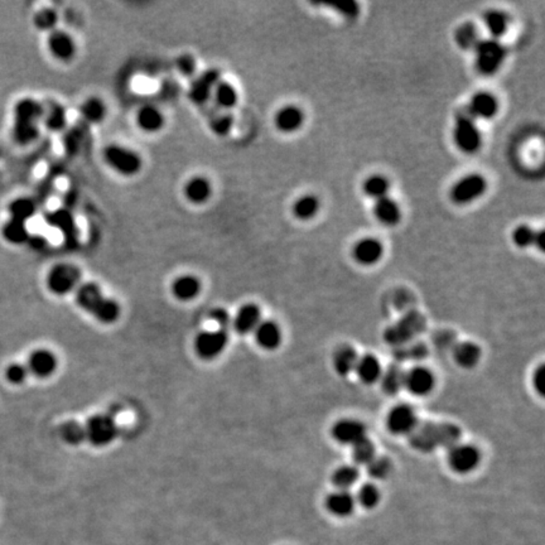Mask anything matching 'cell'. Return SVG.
<instances>
[{
    "label": "cell",
    "mask_w": 545,
    "mask_h": 545,
    "mask_svg": "<svg viewBox=\"0 0 545 545\" xmlns=\"http://www.w3.org/2000/svg\"><path fill=\"white\" fill-rule=\"evenodd\" d=\"M43 118V104L37 100L24 97L13 110L12 135L17 144L30 145L39 136V123Z\"/></svg>",
    "instance_id": "obj_1"
},
{
    "label": "cell",
    "mask_w": 545,
    "mask_h": 545,
    "mask_svg": "<svg viewBox=\"0 0 545 545\" xmlns=\"http://www.w3.org/2000/svg\"><path fill=\"white\" fill-rule=\"evenodd\" d=\"M461 437L460 428L451 423H424L409 434L411 446L420 452H431L437 447H453Z\"/></svg>",
    "instance_id": "obj_2"
},
{
    "label": "cell",
    "mask_w": 545,
    "mask_h": 545,
    "mask_svg": "<svg viewBox=\"0 0 545 545\" xmlns=\"http://www.w3.org/2000/svg\"><path fill=\"white\" fill-rule=\"evenodd\" d=\"M76 300L79 306L103 323H112L119 317V305L114 299L106 298L97 284H81L76 291Z\"/></svg>",
    "instance_id": "obj_3"
},
{
    "label": "cell",
    "mask_w": 545,
    "mask_h": 545,
    "mask_svg": "<svg viewBox=\"0 0 545 545\" xmlns=\"http://www.w3.org/2000/svg\"><path fill=\"white\" fill-rule=\"evenodd\" d=\"M105 163L124 177H133L142 171L143 159L135 150L120 144H109L103 150Z\"/></svg>",
    "instance_id": "obj_4"
},
{
    "label": "cell",
    "mask_w": 545,
    "mask_h": 545,
    "mask_svg": "<svg viewBox=\"0 0 545 545\" xmlns=\"http://www.w3.org/2000/svg\"><path fill=\"white\" fill-rule=\"evenodd\" d=\"M473 51L476 54V68L482 75L496 74L506 59L505 45L493 38L481 39Z\"/></svg>",
    "instance_id": "obj_5"
},
{
    "label": "cell",
    "mask_w": 545,
    "mask_h": 545,
    "mask_svg": "<svg viewBox=\"0 0 545 545\" xmlns=\"http://www.w3.org/2000/svg\"><path fill=\"white\" fill-rule=\"evenodd\" d=\"M453 139L458 150L463 153L473 154L482 145V134L477 124L469 114L458 115L453 127Z\"/></svg>",
    "instance_id": "obj_6"
},
{
    "label": "cell",
    "mask_w": 545,
    "mask_h": 545,
    "mask_svg": "<svg viewBox=\"0 0 545 545\" xmlns=\"http://www.w3.org/2000/svg\"><path fill=\"white\" fill-rule=\"evenodd\" d=\"M426 329V321L418 312H411L403 317L385 332V340L394 346H402L411 342L414 337Z\"/></svg>",
    "instance_id": "obj_7"
},
{
    "label": "cell",
    "mask_w": 545,
    "mask_h": 545,
    "mask_svg": "<svg viewBox=\"0 0 545 545\" xmlns=\"http://www.w3.org/2000/svg\"><path fill=\"white\" fill-rule=\"evenodd\" d=\"M487 189V181L478 173H472L457 181L451 188V198L457 205L476 201Z\"/></svg>",
    "instance_id": "obj_8"
},
{
    "label": "cell",
    "mask_w": 545,
    "mask_h": 545,
    "mask_svg": "<svg viewBox=\"0 0 545 545\" xmlns=\"http://www.w3.org/2000/svg\"><path fill=\"white\" fill-rule=\"evenodd\" d=\"M80 278L81 273L74 265L59 264L50 270L47 276V287L54 294L63 296L75 289Z\"/></svg>",
    "instance_id": "obj_9"
},
{
    "label": "cell",
    "mask_w": 545,
    "mask_h": 545,
    "mask_svg": "<svg viewBox=\"0 0 545 545\" xmlns=\"http://www.w3.org/2000/svg\"><path fill=\"white\" fill-rule=\"evenodd\" d=\"M85 431L86 440H89L94 446L103 447L115 440L118 426L112 415L97 414L89 419L88 424L85 426Z\"/></svg>",
    "instance_id": "obj_10"
},
{
    "label": "cell",
    "mask_w": 545,
    "mask_h": 545,
    "mask_svg": "<svg viewBox=\"0 0 545 545\" xmlns=\"http://www.w3.org/2000/svg\"><path fill=\"white\" fill-rule=\"evenodd\" d=\"M480 452L470 444H455L449 449V463L452 470L458 473H469L475 470L480 463Z\"/></svg>",
    "instance_id": "obj_11"
},
{
    "label": "cell",
    "mask_w": 545,
    "mask_h": 545,
    "mask_svg": "<svg viewBox=\"0 0 545 545\" xmlns=\"http://www.w3.org/2000/svg\"><path fill=\"white\" fill-rule=\"evenodd\" d=\"M227 345V333L224 329L206 331L196 338V351L202 359H214L224 351Z\"/></svg>",
    "instance_id": "obj_12"
},
{
    "label": "cell",
    "mask_w": 545,
    "mask_h": 545,
    "mask_svg": "<svg viewBox=\"0 0 545 545\" xmlns=\"http://www.w3.org/2000/svg\"><path fill=\"white\" fill-rule=\"evenodd\" d=\"M221 80V75L217 70H207L202 75L196 77L188 91L191 103L196 105H205L212 97V92L217 83Z\"/></svg>",
    "instance_id": "obj_13"
},
{
    "label": "cell",
    "mask_w": 545,
    "mask_h": 545,
    "mask_svg": "<svg viewBox=\"0 0 545 545\" xmlns=\"http://www.w3.org/2000/svg\"><path fill=\"white\" fill-rule=\"evenodd\" d=\"M389 431L391 433L402 435V434H411L414 428L418 426L417 414L413 408L407 404H400L394 407L387 418Z\"/></svg>",
    "instance_id": "obj_14"
},
{
    "label": "cell",
    "mask_w": 545,
    "mask_h": 545,
    "mask_svg": "<svg viewBox=\"0 0 545 545\" xmlns=\"http://www.w3.org/2000/svg\"><path fill=\"white\" fill-rule=\"evenodd\" d=\"M47 45L53 57L60 61L72 60L77 51L74 37L62 30H52L48 34Z\"/></svg>",
    "instance_id": "obj_15"
},
{
    "label": "cell",
    "mask_w": 545,
    "mask_h": 545,
    "mask_svg": "<svg viewBox=\"0 0 545 545\" xmlns=\"http://www.w3.org/2000/svg\"><path fill=\"white\" fill-rule=\"evenodd\" d=\"M45 221L50 226H53L54 229H59L63 234L65 240L68 241V244L72 245L77 243V239H79L77 225H76L72 214L68 209H60L48 212L45 215Z\"/></svg>",
    "instance_id": "obj_16"
},
{
    "label": "cell",
    "mask_w": 545,
    "mask_h": 545,
    "mask_svg": "<svg viewBox=\"0 0 545 545\" xmlns=\"http://www.w3.org/2000/svg\"><path fill=\"white\" fill-rule=\"evenodd\" d=\"M499 112V101L493 94L481 91L471 99L469 115L473 119L490 120Z\"/></svg>",
    "instance_id": "obj_17"
},
{
    "label": "cell",
    "mask_w": 545,
    "mask_h": 545,
    "mask_svg": "<svg viewBox=\"0 0 545 545\" xmlns=\"http://www.w3.org/2000/svg\"><path fill=\"white\" fill-rule=\"evenodd\" d=\"M404 387L411 391L413 395H426L434 388V376L426 367H414L405 373Z\"/></svg>",
    "instance_id": "obj_18"
},
{
    "label": "cell",
    "mask_w": 545,
    "mask_h": 545,
    "mask_svg": "<svg viewBox=\"0 0 545 545\" xmlns=\"http://www.w3.org/2000/svg\"><path fill=\"white\" fill-rule=\"evenodd\" d=\"M332 435L340 443L353 446L366 438L365 426L353 419H342L332 428Z\"/></svg>",
    "instance_id": "obj_19"
},
{
    "label": "cell",
    "mask_w": 545,
    "mask_h": 545,
    "mask_svg": "<svg viewBox=\"0 0 545 545\" xmlns=\"http://www.w3.org/2000/svg\"><path fill=\"white\" fill-rule=\"evenodd\" d=\"M352 254L356 262L362 265H373L380 260L384 255V247L380 240L375 238H364L356 243Z\"/></svg>",
    "instance_id": "obj_20"
},
{
    "label": "cell",
    "mask_w": 545,
    "mask_h": 545,
    "mask_svg": "<svg viewBox=\"0 0 545 545\" xmlns=\"http://www.w3.org/2000/svg\"><path fill=\"white\" fill-rule=\"evenodd\" d=\"M135 121L138 127L144 133H158L165 127V114L154 105H143L136 112Z\"/></svg>",
    "instance_id": "obj_21"
},
{
    "label": "cell",
    "mask_w": 545,
    "mask_h": 545,
    "mask_svg": "<svg viewBox=\"0 0 545 545\" xmlns=\"http://www.w3.org/2000/svg\"><path fill=\"white\" fill-rule=\"evenodd\" d=\"M274 123L282 133H294L305 124V112L296 105H285L276 112Z\"/></svg>",
    "instance_id": "obj_22"
},
{
    "label": "cell",
    "mask_w": 545,
    "mask_h": 545,
    "mask_svg": "<svg viewBox=\"0 0 545 545\" xmlns=\"http://www.w3.org/2000/svg\"><path fill=\"white\" fill-rule=\"evenodd\" d=\"M212 185L205 176H194L187 181L183 187V194L187 201L194 205H203L212 196Z\"/></svg>",
    "instance_id": "obj_23"
},
{
    "label": "cell",
    "mask_w": 545,
    "mask_h": 545,
    "mask_svg": "<svg viewBox=\"0 0 545 545\" xmlns=\"http://www.w3.org/2000/svg\"><path fill=\"white\" fill-rule=\"evenodd\" d=\"M27 367L28 371L36 375L37 378H48L54 373L57 367V359L53 352L37 350L30 355Z\"/></svg>",
    "instance_id": "obj_24"
},
{
    "label": "cell",
    "mask_w": 545,
    "mask_h": 545,
    "mask_svg": "<svg viewBox=\"0 0 545 545\" xmlns=\"http://www.w3.org/2000/svg\"><path fill=\"white\" fill-rule=\"evenodd\" d=\"M373 215L380 221L381 224L387 226H394L402 218V209L398 202L390 197H384L381 200L375 201L373 206Z\"/></svg>",
    "instance_id": "obj_25"
},
{
    "label": "cell",
    "mask_w": 545,
    "mask_h": 545,
    "mask_svg": "<svg viewBox=\"0 0 545 545\" xmlns=\"http://www.w3.org/2000/svg\"><path fill=\"white\" fill-rule=\"evenodd\" d=\"M45 127L51 132H62L68 125V112L63 105L56 101H50L43 105V118Z\"/></svg>",
    "instance_id": "obj_26"
},
{
    "label": "cell",
    "mask_w": 545,
    "mask_h": 545,
    "mask_svg": "<svg viewBox=\"0 0 545 545\" xmlns=\"http://www.w3.org/2000/svg\"><path fill=\"white\" fill-rule=\"evenodd\" d=\"M211 99L214 100L218 109L227 112L239 103V94L232 83L220 80L214 89Z\"/></svg>",
    "instance_id": "obj_27"
},
{
    "label": "cell",
    "mask_w": 545,
    "mask_h": 545,
    "mask_svg": "<svg viewBox=\"0 0 545 545\" xmlns=\"http://www.w3.org/2000/svg\"><path fill=\"white\" fill-rule=\"evenodd\" d=\"M254 332L258 344L265 350H274L282 341V332L276 322L262 321Z\"/></svg>",
    "instance_id": "obj_28"
},
{
    "label": "cell",
    "mask_w": 545,
    "mask_h": 545,
    "mask_svg": "<svg viewBox=\"0 0 545 545\" xmlns=\"http://www.w3.org/2000/svg\"><path fill=\"white\" fill-rule=\"evenodd\" d=\"M326 508L332 515L346 517L351 515L355 508V499L351 493L344 490H337L326 499Z\"/></svg>",
    "instance_id": "obj_29"
},
{
    "label": "cell",
    "mask_w": 545,
    "mask_h": 545,
    "mask_svg": "<svg viewBox=\"0 0 545 545\" xmlns=\"http://www.w3.org/2000/svg\"><path fill=\"white\" fill-rule=\"evenodd\" d=\"M260 322L262 321H260L259 307L255 305H245L240 308L239 312L236 314L234 326L239 333L247 335L249 332L255 331Z\"/></svg>",
    "instance_id": "obj_30"
},
{
    "label": "cell",
    "mask_w": 545,
    "mask_h": 545,
    "mask_svg": "<svg viewBox=\"0 0 545 545\" xmlns=\"http://www.w3.org/2000/svg\"><path fill=\"white\" fill-rule=\"evenodd\" d=\"M38 205L30 197H18L9 203L8 212L12 220H17L27 224V221L37 214Z\"/></svg>",
    "instance_id": "obj_31"
},
{
    "label": "cell",
    "mask_w": 545,
    "mask_h": 545,
    "mask_svg": "<svg viewBox=\"0 0 545 545\" xmlns=\"http://www.w3.org/2000/svg\"><path fill=\"white\" fill-rule=\"evenodd\" d=\"M173 294L181 300H191L201 291V282L197 276H181L173 282Z\"/></svg>",
    "instance_id": "obj_32"
},
{
    "label": "cell",
    "mask_w": 545,
    "mask_h": 545,
    "mask_svg": "<svg viewBox=\"0 0 545 545\" xmlns=\"http://www.w3.org/2000/svg\"><path fill=\"white\" fill-rule=\"evenodd\" d=\"M107 114V109L104 101L99 97H89L80 105V115L83 121L89 124H99L103 123Z\"/></svg>",
    "instance_id": "obj_33"
},
{
    "label": "cell",
    "mask_w": 545,
    "mask_h": 545,
    "mask_svg": "<svg viewBox=\"0 0 545 545\" xmlns=\"http://www.w3.org/2000/svg\"><path fill=\"white\" fill-rule=\"evenodd\" d=\"M484 23L493 39H499L508 32L510 18L505 12L490 9L484 14Z\"/></svg>",
    "instance_id": "obj_34"
},
{
    "label": "cell",
    "mask_w": 545,
    "mask_h": 545,
    "mask_svg": "<svg viewBox=\"0 0 545 545\" xmlns=\"http://www.w3.org/2000/svg\"><path fill=\"white\" fill-rule=\"evenodd\" d=\"M455 362L464 369H471L477 365L481 359V350L473 342H460L453 349Z\"/></svg>",
    "instance_id": "obj_35"
},
{
    "label": "cell",
    "mask_w": 545,
    "mask_h": 545,
    "mask_svg": "<svg viewBox=\"0 0 545 545\" xmlns=\"http://www.w3.org/2000/svg\"><path fill=\"white\" fill-rule=\"evenodd\" d=\"M355 371L359 375L361 381H364L366 384H373L375 381L379 380L382 373L379 360L373 355H365L362 358H359Z\"/></svg>",
    "instance_id": "obj_36"
},
{
    "label": "cell",
    "mask_w": 545,
    "mask_h": 545,
    "mask_svg": "<svg viewBox=\"0 0 545 545\" xmlns=\"http://www.w3.org/2000/svg\"><path fill=\"white\" fill-rule=\"evenodd\" d=\"M381 387L389 395H396L404 388L405 373L398 365H390L381 373Z\"/></svg>",
    "instance_id": "obj_37"
},
{
    "label": "cell",
    "mask_w": 545,
    "mask_h": 545,
    "mask_svg": "<svg viewBox=\"0 0 545 545\" xmlns=\"http://www.w3.org/2000/svg\"><path fill=\"white\" fill-rule=\"evenodd\" d=\"M1 234H3V238L13 245L27 244L30 236L27 224L17 221V220H12V218H9L4 224L1 229Z\"/></svg>",
    "instance_id": "obj_38"
},
{
    "label": "cell",
    "mask_w": 545,
    "mask_h": 545,
    "mask_svg": "<svg viewBox=\"0 0 545 545\" xmlns=\"http://www.w3.org/2000/svg\"><path fill=\"white\" fill-rule=\"evenodd\" d=\"M358 355L356 351L350 347V346H341L340 349H337L333 356V365L336 369L337 373L342 376H346L352 371H355V367L358 364Z\"/></svg>",
    "instance_id": "obj_39"
},
{
    "label": "cell",
    "mask_w": 545,
    "mask_h": 545,
    "mask_svg": "<svg viewBox=\"0 0 545 545\" xmlns=\"http://www.w3.org/2000/svg\"><path fill=\"white\" fill-rule=\"evenodd\" d=\"M321 207V203L317 196L305 194L299 197L293 205V214L299 220H311L313 218Z\"/></svg>",
    "instance_id": "obj_40"
},
{
    "label": "cell",
    "mask_w": 545,
    "mask_h": 545,
    "mask_svg": "<svg viewBox=\"0 0 545 545\" xmlns=\"http://www.w3.org/2000/svg\"><path fill=\"white\" fill-rule=\"evenodd\" d=\"M455 41L462 50H475L481 41L477 27L473 23H463L455 30Z\"/></svg>",
    "instance_id": "obj_41"
},
{
    "label": "cell",
    "mask_w": 545,
    "mask_h": 545,
    "mask_svg": "<svg viewBox=\"0 0 545 545\" xmlns=\"http://www.w3.org/2000/svg\"><path fill=\"white\" fill-rule=\"evenodd\" d=\"M390 181L381 174H373L364 182V192L375 201L388 197Z\"/></svg>",
    "instance_id": "obj_42"
},
{
    "label": "cell",
    "mask_w": 545,
    "mask_h": 545,
    "mask_svg": "<svg viewBox=\"0 0 545 545\" xmlns=\"http://www.w3.org/2000/svg\"><path fill=\"white\" fill-rule=\"evenodd\" d=\"M359 476V470L355 466H344L335 471L332 476V482L338 490L347 491L352 485L356 484Z\"/></svg>",
    "instance_id": "obj_43"
},
{
    "label": "cell",
    "mask_w": 545,
    "mask_h": 545,
    "mask_svg": "<svg viewBox=\"0 0 545 545\" xmlns=\"http://www.w3.org/2000/svg\"><path fill=\"white\" fill-rule=\"evenodd\" d=\"M34 27L42 32H52L57 30V23H59V13L53 8H43L38 10L33 18Z\"/></svg>",
    "instance_id": "obj_44"
},
{
    "label": "cell",
    "mask_w": 545,
    "mask_h": 545,
    "mask_svg": "<svg viewBox=\"0 0 545 545\" xmlns=\"http://www.w3.org/2000/svg\"><path fill=\"white\" fill-rule=\"evenodd\" d=\"M375 455V446L367 437L352 446V458L358 464H367Z\"/></svg>",
    "instance_id": "obj_45"
},
{
    "label": "cell",
    "mask_w": 545,
    "mask_h": 545,
    "mask_svg": "<svg viewBox=\"0 0 545 545\" xmlns=\"http://www.w3.org/2000/svg\"><path fill=\"white\" fill-rule=\"evenodd\" d=\"M209 125L214 134L226 136L232 130L234 118L229 112H221L209 118Z\"/></svg>",
    "instance_id": "obj_46"
},
{
    "label": "cell",
    "mask_w": 545,
    "mask_h": 545,
    "mask_svg": "<svg viewBox=\"0 0 545 545\" xmlns=\"http://www.w3.org/2000/svg\"><path fill=\"white\" fill-rule=\"evenodd\" d=\"M60 432L61 437L68 443L74 444V446H77L86 440L85 426H81L77 422H66L63 426H61Z\"/></svg>",
    "instance_id": "obj_47"
},
{
    "label": "cell",
    "mask_w": 545,
    "mask_h": 545,
    "mask_svg": "<svg viewBox=\"0 0 545 545\" xmlns=\"http://www.w3.org/2000/svg\"><path fill=\"white\" fill-rule=\"evenodd\" d=\"M358 501L362 508H373L380 501V493L376 486L373 484H366L360 487L358 493Z\"/></svg>",
    "instance_id": "obj_48"
},
{
    "label": "cell",
    "mask_w": 545,
    "mask_h": 545,
    "mask_svg": "<svg viewBox=\"0 0 545 545\" xmlns=\"http://www.w3.org/2000/svg\"><path fill=\"white\" fill-rule=\"evenodd\" d=\"M367 473L376 480H384L388 477L391 472V462L385 457H375L366 464Z\"/></svg>",
    "instance_id": "obj_49"
},
{
    "label": "cell",
    "mask_w": 545,
    "mask_h": 545,
    "mask_svg": "<svg viewBox=\"0 0 545 545\" xmlns=\"http://www.w3.org/2000/svg\"><path fill=\"white\" fill-rule=\"evenodd\" d=\"M537 232L528 225H520L513 232V243L517 247H529L534 245Z\"/></svg>",
    "instance_id": "obj_50"
},
{
    "label": "cell",
    "mask_w": 545,
    "mask_h": 545,
    "mask_svg": "<svg viewBox=\"0 0 545 545\" xmlns=\"http://www.w3.org/2000/svg\"><path fill=\"white\" fill-rule=\"evenodd\" d=\"M395 355L400 360L423 359L426 355V347L420 342L411 344L409 346L402 345V346H398Z\"/></svg>",
    "instance_id": "obj_51"
},
{
    "label": "cell",
    "mask_w": 545,
    "mask_h": 545,
    "mask_svg": "<svg viewBox=\"0 0 545 545\" xmlns=\"http://www.w3.org/2000/svg\"><path fill=\"white\" fill-rule=\"evenodd\" d=\"M28 373H30V371H28L27 366L15 362L13 365L8 366L6 376H7L8 381H10L12 384L19 385V384H22L23 381L27 379Z\"/></svg>",
    "instance_id": "obj_52"
},
{
    "label": "cell",
    "mask_w": 545,
    "mask_h": 545,
    "mask_svg": "<svg viewBox=\"0 0 545 545\" xmlns=\"http://www.w3.org/2000/svg\"><path fill=\"white\" fill-rule=\"evenodd\" d=\"M329 6L335 8L337 12H340L341 14L347 17V18H355V17H358L360 13L359 3L351 1V0L337 1V3H332V4H329Z\"/></svg>",
    "instance_id": "obj_53"
},
{
    "label": "cell",
    "mask_w": 545,
    "mask_h": 545,
    "mask_svg": "<svg viewBox=\"0 0 545 545\" xmlns=\"http://www.w3.org/2000/svg\"><path fill=\"white\" fill-rule=\"evenodd\" d=\"M177 68L183 76H194L197 68V62L192 54H182L177 59Z\"/></svg>",
    "instance_id": "obj_54"
},
{
    "label": "cell",
    "mask_w": 545,
    "mask_h": 545,
    "mask_svg": "<svg viewBox=\"0 0 545 545\" xmlns=\"http://www.w3.org/2000/svg\"><path fill=\"white\" fill-rule=\"evenodd\" d=\"M211 318L220 326V329H224V331H226V329H227V327L230 326V323H232V318H230V316L227 313V311H225L223 308L214 309V311L211 312Z\"/></svg>",
    "instance_id": "obj_55"
},
{
    "label": "cell",
    "mask_w": 545,
    "mask_h": 545,
    "mask_svg": "<svg viewBox=\"0 0 545 545\" xmlns=\"http://www.w3.org/2000/svg\"><path fill=\"white\" fill-rule=\"evenodd\" d=\"M534 385L542 395L545 393V367L544 365L540 366L534 375Z\"/></svg>",
    "instance_id": "obj_56"
},
{
    "label": "cell",
    "mask_w": 545,
    "mask_h": 545,
    "mask_svg": "<svg viewBox=\"0 0 545 545\" xmlns=\"http://www.w3.org/2000/svg\"><path fill=\"white\" fill-rule=\"evenodd\" d=\"M30 247H33V249H36V250H39V249H43V247L47 245V240H45V236H42V235H33V234H30V239H28V243H27Z\"/></svg>",
    "instance_id": "obj_57"
},
{
    "label": "cell",
    "mask_w": 545,
    "mask_h": 545,
    "mask_svg": "<svg viewBox=\"0 0 545 545\" xmlns=\"http://www.w3.org/2000/svg\"><path fill=\"white\" fill-rule=\"evenodd\" d=\"M0 157H1V148H0Z\"/></svg>",
    "instance_id": "obj_58"
}]
</instances>
